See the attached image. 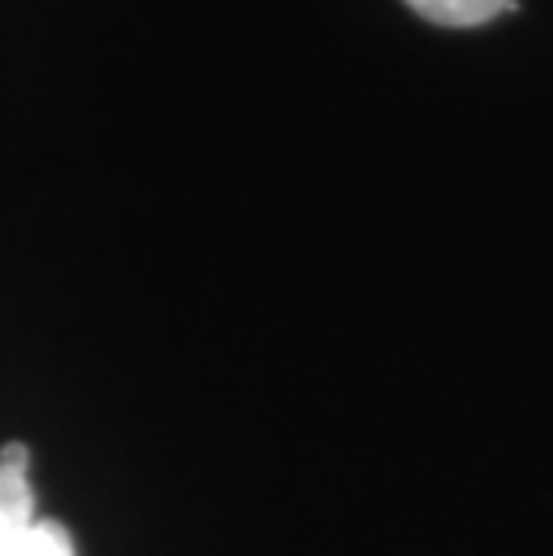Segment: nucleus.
<instances>
[{"instance_id":"f257e3e1","label":"nucleus","mask_w":553,"mask_h":556,"mask_svg":"<svg viewBox=\"0 0 553 556\" xmlns=\"http://www.w3.org/2000/svg\"><path fill=\"white\" fill-rule=\"evenodd\" d=\"M0 556H76L73 535L40 517L29 470L0 464Z\"/></svg>"},{"instance_id":"f03ea898","label":"nucleus","mask_w":553,"mask_h":556,"mask_svg":"<svg viewBox=\"0 0 553 556\" xmlns=\"http://www.w3.org/2000/svg\"><path fill=\"white\" fill-rule=\"evenodd\" d=\"M403 4L431 26L442 29H478L514 8V0H403Z\"/></svg>"}]
</instances>
